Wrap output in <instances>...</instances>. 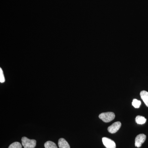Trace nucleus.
<instances>
[{
    "mask_svg": "<svg viewBox=\"0 0 148 148\" xmlns=\"http://www.w3.org/2000/svg\"><path fill=\"white\" fill-rule=\"evenodd\" d=\"M121 125V123L120 122H116L108 127V131L110 133L114 134L118 131Z\"/></svg>",
    "mask_w": 148,
    "mask_h": 148,
    "instance_id": "20e7f679",
    "label": "nucleus"
},
{
    "mask_svg": "<svg viewBox=\"0 0 148 148\" xmlns=\"http://www.w3.org/2000/svg\"><path fill=\"white\" fill-rule=\"evenodd\" d=\"M146 139V136L145 134H141L138 135L135 139V146L140 148L142 144L145 143Z\"/></svg>",
    "mask_w": 148,
    "mask_h": 148,
    "instance_id": "7ed1b4c3",
    "label": "nucleus"
},
{
    "mask_svg": "<svg viewBox=\"0 0 148 148\" xmlns=\"http://www.w3.org/2000/svg\"><path fill=\"white\" fill-rule=\"evenodd\" d=\"M141 104V101L137 99H133L132 102V105L135 108H139Z\"/></svg>",
    "mask_w": 148,
    "mask_h": 148,
    "instance_id": "9d476101",
    "label": "nucleus"
},
{
    "mask_svg": "<svg viewBox=\"0 0 148 148\" xmlns=\"http://www.w3.org/2000/svg\"><path fill=\"white\" fill-rule=\"evenodd\" d=\"M147 119L145 117L138 116L135 118V121L138 124H143L145 123Z\"/></svg>",
    "mask_w": 148,
    "mask_h": 148,
    "instance_id": "6e6552de",
    "label": "nucleus"
},
{
    "mask_svg": "<svg viewBox=\"0 0 148 148\" xmlns=\"http://www.w3.org/2000/svg\"><path fill=\"white\" fill-rule=\"evenodd\" d=\"M115 114L112 112L102 113L99 116V118L104 122H110L114 119Z\"/></svg>",
    "mask_w": 148,
    "mask_h": 148,
    "instance_id": "f257e3e1",
    "label": "nucleus"
},
{
    "mask_svg": "<svg viewBox=\"0 0 148 148\" xmlns=\"http://www.w3.org/2000/svg\"><path fill=\"white\" fill-rule=\"evenodd\" d=\"M58 145L59 148H70L69 143L64 138H60L58 140Z\"/></svg>",
    "mask_w": 148,
    "mask_h": 148,
    "instance_id": "423d86ee",
    "label": "nucleus"
},
{
    "mask_svg": "<svg viewBox=\"0 0 148 148\" xmlns=\"http://www.w3.org/2000/svg\"><path fill=\"white\" fill-rule=\"evenodd\" d=\"M140 95L146 106L148 107V92L145 90H143L140 92Z\"/></svg>",
    "mask_w": 148,
    "mask_h": 148,
    "instance_id": "0eeeda50",
    "label": "nucleus"
},
{
    "mask_svg": "<svg viewBox=\"0 0 148 148\" xmlns=\"http://www.w3.org/2000/svg\"><path fill=\"white\" fill-rule=\"evenodd\" d=\"M8 148H22V146L18 142H14L11 144L8 147Z\"/></svg>",
    "mask_w": 148,
    "mask_h": 148,
    "instance_id": "9b49d317",
    "label": "nucleus"
},
{
    "mask_svg": "<svg viewBox=\"0 0 148 148\" xmlns=\"http://www.w3.org/2000/svg\"><path fill=\"white\" fill-rule=\"evenodd\" d=\"M21 142L24 148H34L36 145V140H30L26 137L21 138Z\"/></svg>",
    "mask_w": 148,
    "mask_h": 148,
    "instance_id": "f03ea898",
    "label": "nucleus"
},
{
    "mask_svg": "<svg viewBox=\"0 0 148 148\" xmlns=\"http://www.w3.org/2000/svg\"><path fill=\"white\" fill-rule=\"evenodd\" d=\"M5 82V79L2 69H1V68H0V82L2 83L4 82Z\"/></svg>",
    "mask_w": 148,
    "mask_h": 148,
    "instance_id": "f8f14e48",
    "label": "nucleus"
},
{
    "mask_svg": "<svg viewBox=\"0 0 148 148\" xmlns=\"http://www.w3.org/2000/svg\"><path fill=\"white\" fill-rule=\"evenodd\" d=\"M44 146L45 148H58L55 143L50 141H47L45 143Z\"/></svg>",
    "mask_w": 148,
    "mask_h": 148,
    "instance_id": "1a4fd4ad",
    "label": "nucleus"
},
{
    "mask_svg": "<svg viewBox=\"0 0 148 148\" xmlns=\"http://www.w3.org/2000/svg\"><path fill=\"white\" fill-rule=\"evenodd\" d=\"M102 141L104 146L106 148H116L115 143L112 140L107 138H102Z\"/></svg>",
    "mask_w": 148,
    "mask_h": 148,
    "instance_id": "39448f33",
    "label": "nucleus"
}]
</instances>
